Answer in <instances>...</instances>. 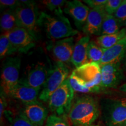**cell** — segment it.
I'll return each instance as SVG.
<instances>
[{
  "mask_svg": "<svg viewBox=\"0 0 126 126\" xmlns=\"http://www.w3.org/2000/svg\"><path fill=\"white\" fill-rule=\"evenodd\" d=\"M74 91L83 94L97 93L101 87V67L97 63H88L77 68L68 77Z\"/></svg>",
  "mask_w": 126,
  "mask_h": 126,
  "instance_id": "obj_1",
  "label": "cell"
},
{
  "mask_svg": "<svg viewBox=\"0 0 126 126\" xmlns=\"http://www.w3.org/2000/svg\"><path fill=\"white\" fill-rule=\"evenodd\" d=\"M99 114L100 109L96 99L83 95L75 99L68 117L73 126H89L96 120Z\"/></svg>",
  "mask_w": 126,
  "mask_h": 126,
  "instance_id": "obj_2",
  "label": "cell"
},
{
  "mask_svg": "<svg viewBox=\"0 0 126 126\" xmlns=\"http://www.w3.org/2000/svg\"><path fill=\"white\" fill-rule=\"evenodd\" d=\"M39 26L45 30L47 37L51 40L72 37L78 33V31L72 27L68 19L63 14L49 15L42 12L39 17Z\"/></svg>",
  "mask_w": 126,
  "mask_h": 126,
  "instance_id": "obj_3",
  "label": "cell"
},
{
  "mask_svg": "<svg viewBox=\"0 0 126 126\" xmlns=\"http://www.w3.org/2000/svg\"><path fill=\"white\" fill-rule=\"evenodd\" d=\"M74 97V90L67 78L51 94L47 103L50 111L58 116H68Z\"/></svg>",
  "mask_w": 126,
  "mask_h": 126,
  "instance_id": "obj_4",
  "label": "cell"
},
{
  "mask_svg": "<svg viewBox=\"0 0 126 126\" xmlns=\"http://www.w3.org/2000/svg\"><path fill=\"white\" fill-rule=\"evenodd\" d=\"M20 2V5L15 9L19 26L26 30L36 38L40 14L35 2L27 0H21Z\"/></svg>",
  "mask_w": 126,
  "mask_h": 126,
  "instance_id": "obj_5",
  "label": "cell"
},
{
  "mask_svg": "<svg viewBox=\"0 0 126 126\" xmlns=\"http://www.w3.org/2000/svg\"><path fill=\"white\" fill-rule=\"evenodd\" d=\"M68 74L69 70L67 65L57 61L54 67L48 71L47 79L39 94V99L47 102L51 94L68 78Z\"/></svg>",
  "mask_w": 126,
  "mask_h": 126,
  "instance_id": "obj_6",
  "label": "cell"
},
{
  "mask_svg": "<svg viewBox=\"0 0 126 126\" xmlns=\"http://www.w3.org/2000/svg\"><path fill=\"white\" fill-rule=\"evenodd\" d=\"M102 116L106 126H120L126 122V98L105 100Z\"/></svg>",
  "mask_w": 126,
  "mask_h": 126,
  "instance_id": "obj_7",
  "label": "cell"
},
{
  "mask_svg": "<svg viewBox=\"0 0 126 126\" xmlns=\"http://www.w3.org/2000/svg\"><path fill=\"white\" fill-rule=\"evenodd\" d=\"M21 59L18 57L7 59L3 64L1 71V89L7 94L19 81V71Z\"/></svg>",
  "mask_w": 126,
  "mask_h": 126,
  "instance_id": "obj_8",
  "label": "cell"
},
{
  "mask_svg": "<svg viewBox=\"0 0 126 126\" xmlns=\"http://www.w3.org/2000/svg\"><path fill=\"white\" fill-rule=\"evenodd\" d=\"M101 67L102 89L116 88L124 79V73L121 62L108 64Z\"/></svg>",
  "mask_w": 126,
  "mask_h": 126,
  "instance_id": "obj_9",
  "label": "cell"
},
{
  "mask_svg": "<svg viewBox=\"0 0 126 126\" xmlns=\"http://www.w3.org/2000/svg\"><path fill=\"white\" fill-rule=\"evenodd\" d=\"M17 51L26 53L35 46V37L22 28H16L5 33Z\"/></svg>",
  "mask_w": 126,
  "mask_h": 126,
  "instance_id": "obj_10",
  "label": "cell"
},
{
  "mask_svg": "<svg viewBox=\"0 0 126 126\" xmlns=\"http://www.w3.org/2000/svg\"><path fill=\"white\" fill-rule=\"evenodd\" d=\"M21 114L34 126H43L48 116V109L42 102L34 101L23 103Z\"/></svg>",
  "mask_w": 126,
  "mask_h": 126,
  "instance_id": "obj_11",
  "label": "cell"
},
{
  "mask_svg": "<svg viewBox=\"0 0 126 126\" xmlns=\"http://www.w3.org/2000/svg\"><path fill=\"white\" fill-rule=\"evenodd\" d=\"M90 10L88 6L78 0L67 1L63 9L64 12L73 19L76 26L79 29H83Z\"/></svg>",
  "mask_w": 126,
  "mask_h": 126,
  "instance_id": "obj_12",
  "label": "cell"
},
{
  "mask_svg": "<svg viewBox=\"0 0 126 126\" xmlns=\"http://www.w3.org/2000/svg\"><path fill=\"white\" fill-rule=\"evenodd\" d=\"M74 46V39L72 37L57 40L52 46V54L57 61L67 65L71 63Z\"/></svg>",
  "mask_w": 126,
  "mask_h": 126,
  "instance_id": "obj_13",
  "label": "cell"
},
{
  "mask_svg": "<svg viewBox=\"0 0 126 126\" xmlns=\"http://www.w3.org/2000/svg\"><path fill=\"white\" fill-rule=\"evenodd\" d=\"M106 14L105 8L91 9L82 29L83 33L89 36L92 34L100 36L102 23Z\"/></svg>",
  "mask_w": 126,
  "mask_h": 126,
  "instance_id": "obj_14",
  "label": "cell"
},
{
  "mask_svg": "<svg viewBox=\"0 0 126 126\" xmlns=\"http://www.w3.org/2000/svg\"><path fill=\"white\" fill-rule=\"evenodd\" d=\"M48 71L43 64H38L32 68L26 78L20 79L19 82L40 90L45 84Z\"/></svg>",
  "mask_w": 126,
  "mask_h": 126,
  "instance_id": "obj_15",
  "label": "cell"
},
{
  "mask_svg": "<svg viewBox=\"0 0 126 126\" xmlns=\"http://www.w3.org/2000/svg\"><path fill=\"white\" fill-rule=\"evenodd\" d=\"M40 89L32 88L26 85L18 82L8 92L7 95L12 98L17 99L23 103L36 101L39 96Z\"/></svg>",
  "mask_w": 126,
  "mask_h": 126,
  "instance_id": "obj_16",
  "label": "cell"
},
{
  "mask_svg": "<svg viewBox=\"0 0 126 126\" xmlns=\"http://www.w3.org/2000/svg\"><path fill=\"white\" fill-rule=\"evenodd\" d=\"M126 54V36L117 43L105 50L103 57L99 64L100 65L122 62Z\"/></svg>",
  "mask_w": 126,
  "mask_h": 126,
  "instance_id": "obj_17",
  "label": "cell"
},
{
  "mask_svg": "<svg viewBox=\"0 0 126 126\" xmlns=\"http://www.w3.org/2000/svg\"><path fill=\"white\" fill-rule=\"evenodd\" d=\"M90 41V37L89 36H85L79 39L78 42L75 44L71 63L76 68L89 63L88 47Z\"/></svg>",
  "mask_w": 126,
  "mask_h": 126,
  "instance_id": "obj_18",
  "label": "cell"
},
{
  "mask_svg": "<svg viewBox=\"0 0 126 126\" xmlns=\"http://www.w3.org/2000/svg\"><path fill=\"white\" fill-rule=\"evenodd\" d=\"M1 31L3 33L19 28L15 13V9H7L3 12L0 20Z\"/></svg>",
  "mask_w": 126,
  "mask_h": 126,
  "instance_id": "obj_19",
  "label": "cell"
},
{
  "mask_svg": "<svg viewBox=\"0 0 126 126\" xmlns=\"http://www.w3.org/2000/svg\"><path fill=\"white\" fill-rule=\"evenodd\" d=\"M123 28L122 24L114 15L106 14L102 23L100 36L115 34Z\"/></svg>",
  "mask_w": 126,
  "mask_h": 126,
  "instance_id": "obj_20",
  "label": "cell"
},
{
  "mask_svg": "<svg viewBox=\"0 0 126 126\" xmlns=\"http://www.w3.org/2000/svg\"><path fill=\"white\" fill-rule=\"evenodd\" d=\"M126 36V28H123L115 34L99 36L97 38L96 43L102 48L108 49L117 43Z\"/></svg>",
  "mask_w": 126,
  "mask_h": 126,
  "instance_id": "obj_21",
  "label": "cell"
},
{
  "mask_svg": "<svg viewBox=\"0 0 126 126\" xmlns=\"http://www.w3.org/2000/svg\"><path fill=\"white\" fill-rule=\"evenodd\" d=\"M105 48H102L94 40L89 42L88 47V57L89 63H99L103 57Z\"/></svg>",
  "mask_w": 126,
  "mask_h": 126,
  "instance_id": "obj_22",
  "label": "cell"
},
{
  "mask_svg": "<svg viewBox=\"0 0 126 126\" xmlns=\"http://www.w3.org/2000/svg\"><path fill=\"white\" fill-rule=\"evenodd\" d=\"M18 52L8 37L5 33L1 34L0 37V57L4 59L5 57L10 56L14 53Z\"/></svg>",
  "mask_w": 126,
  "mask_h": 126,
  "instance_id": "obj_23",
  "label": "cell"
},
{
  "mask_svg": "<svg viewBox=\"0 0 126 126\" xmlns=\"http://www.w3.org/2000/svg\"><path fill=\"white\" fill-rule=\"evenodd\" d=\"M42 2L47 9L54 12V14L59 15L63 14L62 8L63 6H65L67 1L64 0H46Z\"/></svg>",
  "mask_w": 126,
  "mask_h": 126,
  "instance_id": "obj_24",
  "label": "cell"
},
{
  "mask_svg": "<svg viewBox=\"0 0 126 126\" xmlns=\"http://www.w3.org/2000/svg\"><path fill=\"white\" fill-rule=\"evenodd\" d=\"M45 126H70L67 120V116H58L52 114L46 120Z\"/></svg>",
  "mask_w": 126,
  "mask_h": 126,
  "instance_id": "obj_25",
  "label": "cell"
},
{
  "mask_svg": "<svg viewBox=\"0 0 126 126\" xmlns=\"http://www.w3.org/2000/svg\"><path fill=\"white\" fill-rule=\"evenodd\" d=\"M122 0H108L105 9L108 15H114L122 3Z\"/></svg>",
  "mask_w": 126,
  "mask_h": 126,
  "instance_id": "obj_26",
  "label": "cell"
},
{
  "mask_svg": "<svg viewBox=\"0 0 126 126\" xmlns=\"http://www.w3.org/2000/svg\"><path fill=\"white\" fill-rule=\"evenodd\" d=\"M114 15L120 22L123 28H126V0L122 1V4Z\"/></svg>",
  "mask_w": 126,
  "mask_h": 126,
  "instance_id": "obj_27",
  "label": "cell"
},
{
  "mask_svg": "<svg viewBox=\"0 0 126 126\" xmlns=\"http://www.w3.org/2000/svg\"><path fill=\"white\" fill-rule=\"evenodd\" d=\"M10 126H34L27 120L21 113L17 115L15 117Z\"/></svg>",
  "mask_w": 126,
  "mask_h": 126,
  "instance_id": "obj_28",
  "label": "cell"
},
{
  "mask_svg": "<svg viewBox=\"0 0 126 126\" xmlns=\"http://www.w3.org/2000/svg\"><path fill=\"white\" fill-rule=\"evenodd\" d=\"M20 5V1L16 0H1L0 6L1 9H15Z\"/></svg>",
  "mask_w": 126,
  "mask_h": 126,
  "instance_id": "obj_29",
  "label": "cell"
},
{
  "mask_svg": "<svg viewBox=\"0 0 126 126\" xmlns=\"http://www.w3.org/2000/svg\"><path fill=\"white\" fill-rule=\"evenodd\" d=\"M108 0H85L83 2L87 4L91 9H96L105 8Z\"/></svg>",
  "mask_w": 126,
  "mask_h": 126,
  "instance_id": "obj_30",
  "label": "cell"
},
{
  "mask_svg": "<svg viewBox=\"0 0 126 126\" xmlns=\"http://www.w3.org/2000/svg\"><path fill=\"white\" fill-rule=\"evenodd\" d=\"M121 64H122V68L123 70L124 74L126 75V54L124 56L123 59L122 60Z\"/></svg>",
  "mask_w": 126,
  "mask_h": 126,
  "instance_id": "obj_31",
  "label": "cell"
},
{
  "mask_svg": "<svg viewBox=\"0 0 126 126\" xmlns=\"http://www.w3.org/2000/svg\"><path fill=\"white\" fill-rule=\"evenodd\" d=\"M120 90L122 92L126 93V83L121 86V87L120 88Z\"/></svg>",
  "mask_w": 126,
  "mask_h": 126,
  "instance_id": "obj_32",
  "label": "cell"
},
{
  "mask_svg": "<svg viewBox=\"0 0 126 126\" xmlns=\"http://www.w3.org/2000/svg\"><path fill=\"white\" fill-rule=\"evenodd\" d=\"M126 126V122L125 123H124V124H123L122 126Z\"/></svg>",
  "mask_w": 126,
  "mask_h": 126,
  "instance_id": "obj_33",
  "label": "cell"
},
{
  "mask_svg": "<svg viewBox=\"0 0 126 126\" xmlns=\"http://www.w3.org/2000/svg\"><path fill=\"white\" fill-rule=\"evenodd\" d=\"M92 126L91 125V126Z\"/></svg>",
  "mask_w": 126,
  "mask_h": 126,
  "instance_id": "obj_34",
  "label": "cell"
}]
</instances>
